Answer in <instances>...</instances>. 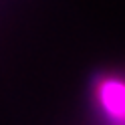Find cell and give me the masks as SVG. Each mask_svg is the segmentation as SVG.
I'll list each match as a JSON object with an SVG mask.
<instances>
[{
  "label": "cell",
  "mask_w": 125,
  "mask_h": 125,
  "mask_svg": "<svg viewBox=\"0 0 125 125\" xmlns=\"http://www.w3.org/2000/svg\"><path fill=\"white\" fill-rule=\"evenodd\" d=\"M95 101L109 125H125V79L101 77L95 83Z\"/></svg>",
  "instance_id": "1"
}]
</instances>
